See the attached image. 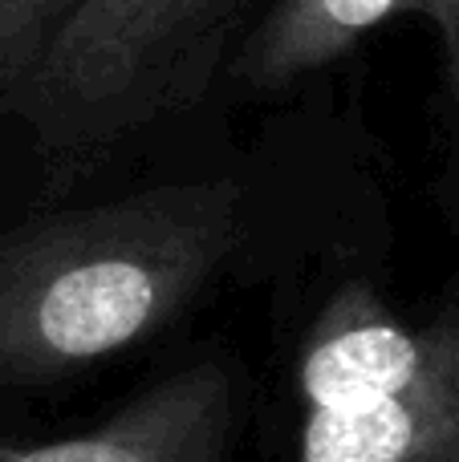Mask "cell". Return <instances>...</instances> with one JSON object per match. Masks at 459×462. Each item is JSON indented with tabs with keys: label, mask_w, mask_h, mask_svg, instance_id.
Returning a JSON list of instances; mask_svg holds the SVG:
<instances>
[{
	"label": "cell",
	"mask_w": 459,
	"mask_h": 462,
	"mask_svg": "<svg viewBox=\"0 0 459 462\" xmlns=\"http://www.w3.org/2000/svg\"><path fill=\"white\" fill-rule=\"evenodd\" d=\"M390 16H427L444 41L447 89L459 102V0H276L244 41L236 73L248 86H289L330 65Z\"/></svg>",
	"instance_id": "5"
},
{
	"label": "cell",
	"mask_w": 459,
	"mask_h": 462,
	"mask_svg": "<svg viewBox=\"0 0 459 462\" xmlns=\"http://www.w3.org/2000/svg\"><path fill=\"white\" fill-rule=\"evenodd\" d=\"M297 462H459V292L403 320L342 284L301 349Z\"/></svg>",
	"instance_id": "2"
},
{
	"label": "cell",
	"mask_w": 459,
	"mask_h": 462,
	"mask_svg": "<svg viewBox=\"0 0 459 462\" xmlns=\"http://www.w3.org/2000/svg\"><path fill=\"white\" fill-rule=\"evenodd\" d=\"M86 0H0V106Z\"/></svg>",
	"instance_id": "6"
},
{
	"label": "cell",
	"mask_w": 459,
	"mask_h": 462,
	"mask_svg": "<svg viewBox=\"0 0 459 462\" xmlns=\"http://www.w3.org/2000/svg\"><path fill=\"white\" fill-rule=\"evenodd\" d=\"M240 244L232 183H175L0 231V393L167 328Z\"/></svg>",
	"instance_id": "1"
},
{
	"label": "cell",
	"mask_w": 459,
	"mask_h": 462,
	"mask_svg": "<svg viewBox=\"0 0 459 462\" xmlns=\"http://www.w3.org/2000/svg\"><path fill=\"white\" fill-rule=\"evenodd\" d=\"M232 406V377L208 361L151 385L89 434L41 447L0 442V462H224Z\"/></svg>",
	"instance_id": "4"
},
{
	"label": "cell",
	"mask_w": 459,
	"mask_h": 462,
	"mask_svg": "<svg viewBox=\"0 0 459 462\" xmlns=\"http://www.w3.org/2000/svg\"><path fill=\"white\" fill-rule=\"evenodd\" d=\"M224 0H86L33 73L5 97L57 159H81L138 130L179 94Z\"/></svg>",
	"instance_id": "3"
}]
</instances>
